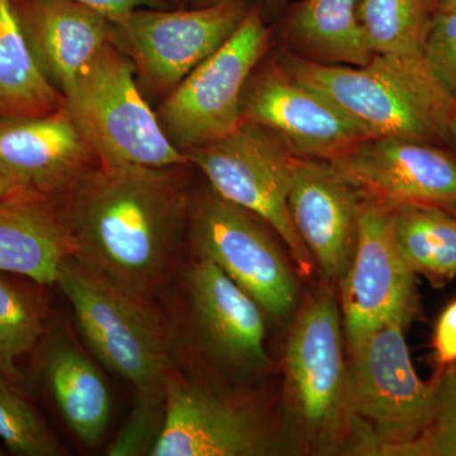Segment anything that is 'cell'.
I'll return each mask as SVG.
<instances>
[{"instance_id": "f1b7e54d", "label": "cell", "mask_w": 456, "mask_h": 456, "mask_svg": "<svg viewBox=\"0 0 456 456\" xmlns=\"http://www.w3.org/2000/svg\"><path fill=\"white\" fill-rule=\"evenodd\" d=\"M435 356L441 367L456 362V301L446 307L437 321L434 338Z\"/></svg>"}, {"instance_id": "5bb4252c", "label": "cell", "mask_w": 456, "mask_h": 456, "mask_svg": "<svg viewBox=\"0 0 456 456\" xmlns=\"http://www.w3.org/2000/svg\"><path fill=\"white\" fill-rule=\"evenodd\" d=\"M327 163L386 208L419 204L456 212V159L436 143L371 137Z\"/></svg>"}, {"instance_id": "30bf717a", "label": "cell", "mask_w": 456, "mask_h": 456, "mask_svg": "<svg viewBox=\"0 0 456 456\" xmlns=\"http://www.w3.org/2000/svg\"><path fill=\"white\" fill-rule=\"evenodd\" d=\"M254 2L136 9L113 23L116 44L130 57L147 88L164 99L235 33Z\"/></svg>"}, {"instance_id": "83f0119b", "label": "cell", "mask_w": 456, "mask_h": 456, "mask_svg": "<svg viewBox=\"0 0 456 456\" xmlns=\"http://www.w3.org/2000/svg\"><path fill=\"white\" fill-rule=\"evenodd\" d=\"M426 65L456 103V0H439L426 36Z\"/></svg>"}, {"instance_id": "2e32d148", "label": "cell", "mask_w": 456, "mask_h": 456, "mask_svg": "<svg viewBox=\"0 0 456 456\" xmlns=\"http://www.w3.org/2000/svg\"><path fill=\"white\" fill-rule=\"evenodd\" d=\"M0 165L49 198L68 196L102 167L65 106L49 116L0 119Z\"/></svg>"}, {"instance_id": "9a60e30c", "label": "cell", "mask_w": 456, "mask_h": 456, "mask_svg": "<svg viewBox=\"0 0 456 456\" xmlns=\"http://www.w3.org/2000/svg\"><path fill=\"white\" fill-rule=\"evenodd\" d=\"M189 316L198 340L218 364L235 374L269 367L263 308L211 260L194 257L182 273Z\"/></svg>"}, {"instance_id": "d4e9b609", "label": "cell", "mask_w": 456, "mask_h": 456, "mask_svg": "<svg viewBox=\"0 0 456 456\" xmlns=\"http://www.w3.org/2000/svg\"><path fill=\"white\" fill-rule=\"evenodd\" d=\"M439 0H360L358 18L373 55L422 56Z\"/></svg>"}, {"instance_id": "277c9868", "label": "cell", "mask_w": 456, "mask_h": 456, "mask_svg": "<svg viewBox=\"0 0 456 456\" xmlns=\"http://www.w3.org/2000/svg\"><path fill=\"white\" fill-rule=\"evenodd\" d=\"M404 325L387 323L349 346L347 407L351 452L398 456L428 428L435 382L417 375Z\"/></svg>"}, {"instance_id": "484cf974", "label": "cell", "mask_w": 456, "mask_h": 456, "mask_svg": "<svg viewBox=\"0 0 456 456\" xmlns=\"http://www.w3.org/2000/svg\"><path fill=\"white\" fill-rule=\"evenodd\" d=\"M20 389L0 371V440L18 456L69 455Z\"/></svg>"}, {"instance_id": "ac0fdd59", "label": "cell", "mask_w": 456, "mask_h": 456, "mask_svg": "<svg viewBox=\"0 0 456 456\" xmlns=\"http://www.w3.org/2000/svg\"><path fill=\"white\" fill-rule=\"evenodd\" d=\"M41 70L64 94L108 45L110 20L71 0H12Z\"/></svg>"}, {"instance_id": "7402d4cb", "label": "cell", "mask_w": 456, "mask_h": 456, "mask_svg": "<svg viewBox=\"0 0 456 456\" xmlns=\"http://www.w3.org/2000/svg\"><path fill=\"white\" fill-rule=\"evenodd\" d=\"M65 97L41 70L12 0H0V119L49 116Z\"/></svg>"}, {"instance_id": "5b68a950", "label": "cell", "mask_w": 456, "mask_h": 456, "mask_svg": "<svg viewBox=\"0 0 456 456\" xmlns=\"http://www.w3.org/2000/svg\"><path fill=\"white\" fill-rule=\"evenodd\" d=\"M342 330L338 299L321 289L297 314L285 345V404L294 434L323 454L349 439Z\"/></svg>"}, {"instance_id": "3957f363", "label": "cell", "mask_w": 456, "mask_h": 456, "mask_svg": "<svg viewBox=\"0 0 456 456\" xmlns=\"http://www.w3.org/2000/svg\"><path fill=\"white\" fill-rule=\"evenodd\" d=\"M279 64L316 90L370 137L449 143L456 103L426 65L424 56L374 55L362 66L323 64L283 49Z\"/></svg>"}, {"instance_id": "e0dca14e", "label": "cell", "mask_w": 456, "mask_h": 456, "mask_svg": "<svg viewBox=\"0 0 456 456\" xmlns=\"http://www.w3.org/2000/svg\"><path fill=\"white\" fill-rule=\"evenodd\" d=\"M360 202L358 191L330 163L297 158L288 197L290 217L329 281H340L353 261Z\"/></svg>"}, {"instance_id": "603a6c76", "label": "cell", "mask_w": 456, "mask_h": 456, "mask_svg": "<svg viewBox=\"0 0 456 456\" xmlns=\"http://www.w3.org/2000/svg\"><path fill=\"white\" fill-rule=\"evenodd\" d=\"M393 239L416 274L444 285L456 277V216L439 207L389 209Z\"/></svg>"}, {"instance_id": "6da1fadb", "label": "cell", "mask_w": 456, "mask_h": 456, "mask_svg": "<svg viewBox=\"0 0 456 456\" xmlns=\"http://www.w3.org/2000/svg\"><path fill=\"white\" fill-rule=\"evenodd\" d=\"M191 167L102 165L60 198L74 259L123 289L154 299L175 275L188 239Z\"/></svg>"}, {"instance_id": "f546056e", "label": "cell", "mask_w": 456, "mask_h": 456, "mask_svg": "<svg viewBox=\"0 0 456 456\" xmlns=\"http://www.w3.org/2000/svg\"><path fill=\"white\" fill-rule=\"evenodd\" d=\"M97 12L112 23L119 22L131 12L141 8H171L165 0H71Z\"/></svg>"}, {"instance_id": "4fadbf2b", "label": "cell", "mask_w": 456, "mask_h": 456, "mask_svg": "<svg viewBox=\"0 0 456 456\" xmlns=\"http://www.w3.org/2000/svg\"><path fill=\"white\" fill-rule=\"evenodd\" d=\"M241 119L272 132L296 158L311 160H334L371 139L332 102L288 73L274 53L248 77Z\"/></svg>"}, {"instance_id": "cb8c5ba5", "label": "cell", "mask_w": 456, "mask_h": 456, "mask_svg": "<svg viewBox=\"0 0 456 456\" xmlns=\"http://www.w3.org/2000/svg\"><path fill=\"white\" fill-rule=\"evenodd\" d=\"M41 288L0 273V371L20 388L26 378L18 362L33 353L49 327V305Z\"/></svg>"}, {"instance_id": "7c38bea8", "label": "cell", "mask_w": 456, "mask_h": 456, "mask_svg": "<svg viewBox=\"0 0 456 456\" xmlns=\"http://www.w3.org/2000/svg\"><path fill=\"white\" fill-rule=\"evenodd\" d=\"M340 284L347 346L387 323L407 326L419 312L416 273L393 239L389 209L369 198L360 202L355 254Z\"/></svg>"}, {"instance_id": "4316f807", "label": "cell", "mask_w": 456, "mask_h": 456, "mask_svg": "<svg viewBox=\"0 0 456 456\" xmlns=\"http://www.w3.org/2000/svg\"><path fill=\"white\" fill-rule=\"evenodd\" d=\"M435 382V403L421 436L398 456H456V365L446 367Z\"/></svg>"}, {"instance_id": "7a4b0ae2", "label": "cell", "mask_w": 456, "mask_h": 456, "mask_svg": "<svg viewBox=\"0 0 456 456\" xmlns=\"http://www.w3.org/2000/svg\"><path fill=\"white\" fill-rule=\"evenodd\" d=\"M55 285L93 355L134 391L130 421L108 455H149L163 425L167 382L179 367L173 326L154 299L123 289L73 256L62 263Z\"/></svg>"}, {"instance_id": "d6a6232c", "label": "cell", "mask_w": 456, "mask_h": 456, "mask_svg": "<svg viewBox=\"0 0 456 456\" xmlns=\"http://www.w3.org/2000/svg\"><path fill=\"white\" fill-rule=\"evenodd\" d=\"M220 2H222V0H188V5L189 7L200 8L217 4V3Z\"/></svg>"}, {"instance_id": "e575fe53", "label": "cell", "mask_w": 456, "mask_h": 456, "mask_svg": "<svg viewBox=\"0 0 456 456\" xmlns=\"http://www.w3.org/2000/svg\"><path fill=\"white\" fill-rule=\"evenodd\" d=\"M171 8H185L188 5V0H165Z\"/></svg>"}, {"instance_id": "836d02e7", "label": "cell", "mask_w": 456, "mask_h": 456, "mask_svg": "<svg viewBox=\"0 0 456 456\" xmlns=\"http://www.w3.org/2000/svg\"><path fill=\"white\" fill-rule=\"evenodd\" d=\"M449 143L456 147V110L449 128Z\"/></svg>"}, {"instance_id": "4dcf8cb0", "label": "cell", "mask_w": 456, "mask_h": 456, "mask_svg": "<svg viewBox=\"0 0 456 456\" xmlns=\"http://www.w3.org/2000/svg\"><path fill=\"white\" fill-rule=\"evenodd\" d=\"M26 196H38V194L28 191L22 183L18 182L5 167L0 165V203Z\"/></svg>"}, {"instance_id": "ffe728a7", "label": "cell", "mask_w": 456, "mask_h": 456, "mask_svg": "<svg viewBox=\"0 0 456 456\" xmlns=\"http://www.w3.org/2000/svg\"><path fill=\"white\" fill-rule=\"evenodd\" d=\"M74 248L60 198L26 196L0 203V273L51 287Z\"/></svg>"}, {"instance_id": "8fae6325", "label": "cell", "mask_w": 456, "mask_h": 456, "mask_svg": "<svg viewBox=\"0 0 456 456\" xmlns=\"http://www.w3.org/2000/svg\"><path fill=\"white\" fill-rule=\"evenodd\" d=\"M281 452L263 415L250 402L171 374L163 425L151 456H265Z\"/></svg>"}, {"instance_id": "d590c367", "label": "cell", "mask_w": 456, "mask_h": 456, "mask_svg": "<svg viewBox=\"0 0 456 456\" xmlns=\"http://www.w3.org/2000/svg\"><path fill=\"white\" fill-rule=\"evenodd\" d=\"M452 365H456V362H455V364H452Z\"/></svg>"}, {"instance_id": "52a82bcc", "label": "cell", "mask_w": 456, "mask_h": 456, "mask_svg": "<svg viewBox=\"0 0 456 456\" xmlns=\"http://www.w3.org/2000/svg\"><path fill=\"white\" fill-rule=\"evenodd\" d=\"M274 27L257 0L235 33L169 93L156 110L174 146L187 152L241 125V99L254 69L269 53Z\"/></svg>"}, {"instance_id": "44dd1931", "label": "cell", "mask_w": 456, "mask_h": 456, "mask_svg": "<svg viewBox=\"0 0 456 456\" xmlns=\"http://www.w3.org/2000/svg\"><path fill=\"white\" fill-rule=\"evenodd\" d=\"M360 0H301L288 4L275 27L281 47L310 61L362 66L368 49L358 18Z\"/></svg>"}, {"instance_id": "ba28073f", "label": "cell", "mask_w": 456, "mask_h": 456, "mask_svg": "<svg viewBox=\"0 0 456 456\" xmlns=\"http://www.w3.org/2000/svg\"><path fill=\"white\" fill-rule=\"evenodd\" d=\"M185 155L218 196L248 209L275 231L302 274L310 277L314 259L288 207L297 158L275 134L256 123L242 121L224 139Z\"/></svg>"}, {"instance_id": "1f68e13d", "label": "cell", "mask_w": 456, "mask_h": 456, "mask_svg": "<svg viewBox=\"0 0 456 456\" xmlns=\"http://www.w3.org/2000/svg\"><path fill=\"white\" fill-rule=\"evenodd\" d=\"M290 0H257L259 3L261 13L265 17V20H277L287 5L289 4Z\"/></svg>"}, {"instance_id": "9c48e42d", "label": "cell", "mask_w": 456, "mask_h": 456, "mask_svg": "<svg viewBox=\"0 0 456 456\" xmlns=\"http://www.w3.org/2000/svg\"><path fill=\"white\" fill-rule=\"evenodd\" d=\"M264 224L208 185L193 193L188 240L196 256L211 260L266 314L281 320L292 314L298 289L283 251Z\"/></svg>"}, {"instance_id": "d6986e66", "label": "cell", "mask_w": 456, "mask_h": 456, "mask_svg": "<svg viewBox=\"0 0 456 456\" xmlns=\"http://www.w3.org/2000/svg\"><path fill=\"white\" fill-rule=\"evenodd\" d=\"M35 370L69 430L86 448H95L107 434L112 395L106 377L62 327L50 331L36 349Z\"/></svg>"}, {"instance_id": "8992f818", "label": "cell", "mask_w": 456, "mask_h": 456, "mask_svg": "<svg viewBox=\"0 0 456 456\" xmlns=\"http://www.w3.org/2000/svg\"><path fill=\"white\" fill-rule=\"evenodd\" d=\"M136 74L130 57L112 42L66 90L65 108L102 165L191 164L141 94Z\"/></svg>"}]
</instances>
